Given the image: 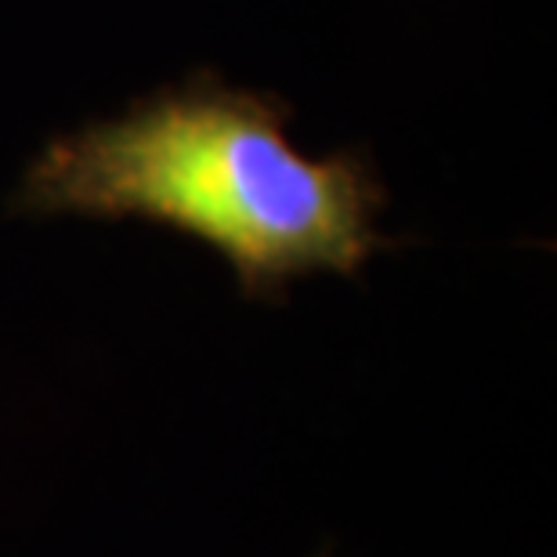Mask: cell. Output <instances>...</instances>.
Wrapping results in <instances>:
<instances>
[{
	"label": "cell",
	"mask_w": 557,
	"mask_h": 557,
	"mask_svg": "<svg viewBox=\"0 0 557 557\" xmlns=\"http://www.w3.org/2000/svg\"><path fill=\"white\" fill-rule=\"evenodd\" d=\"M283 95L199 70L113 120L54 135L22 171L29 218L145 221L221 253L243 297L283 300L294 278H355L398 239L376 228L387 185L362 149L308 156Z\"/></svg>",
	"instance_id": "1"
}]
</instances>
